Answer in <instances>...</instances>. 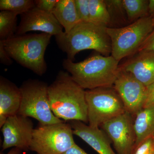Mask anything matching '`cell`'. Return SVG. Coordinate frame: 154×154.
I'll list each match as a JSON object with an SVG mask.
<instances>
[{
    "label": "cell",
    "instance_id": "cell-9",
    "mask_svg": "<svg viewBox=\"0 0 154 154\" xmlns=\"http://www.w3.org/2000/svg\"><path fill=\"white\" fill-rule=\"evenodd\" d=\"M134 116L125 111L101 125L117 154H131L136 141Z\"/></svg>",
    "mask_w": 154,
    "mask_h": 154
},
{
    "label": "cell",
    "instance_id": "cell-8",
    "mask_svg": "<svg viewBox=\"0 0 154 154\" xmlns=\"http://www.w3.org/2000/svg\"><path fill=\"white\" fill-rule=\"evenodd\" d=\"M70 125L63 122L33 130L30 150L37 154H63L75 144Z\"/></svg>",
    "mask_w": 154,
    "mask_h": 154
},
{
    "label": "cell",
    "instance_id": "cell-22",
    "mask_svg": "<svg viewBox=\"0 0 154 154\" xmlns=\"http://www.w3.org/2000/svg\"><path fill=\"white\" fill-rule=\"evenodd\" d=\"M131 154H154V139L151 137L135 145Z\"/></svg>",
    "mask_w": 154,
    "mask_h": 154
},
{
    "label": "cell",
    "instance_id": "cell-26",
    "mask_svg": "<svg viewBox=\"0 0 154 154\" xmlns=\"http://www.w3.org/2000/svg\"><path fill=\"white\" fill-rule=\"evenodd\" d=\"M0 62L2 64L10 66L13 64L12 59L5 49L2 42L0 40Z\"/></svg>",
    "mask_w": 154,
    "mask_h": 154
},
{
    "label": "cell",
    "instance_id": "cell-15",
    "mask_svg": "<svg viewBox=\"0 0 154 154\" xmlns=\"http://www.w3.org/2000/svg\"><path fill=\"white\" fill-rule=\"evenodd\" d=\"M20 88L2 76L0 78V127L9 117L18 114L21 105Z\"/></svg>",
    "mask_w": 154,
    "mask_h": 154
},
{
    "label": "cell",
    "instance_id": "cell-20",
    "mask_svg": "<svg viewBox=\"0 0 154 154\" xmlns=\"http://www.w3.org/2000/svg\"><path fill=\"white\" fill-rule=\"evenodd\" d=\"M18 14L9 11L0 12V40L4 41L15 35Z\"/></svg>",
    "mask_w": 154,
    "mask_h": 154
},
{
    "label": "cell",
    "instance_id": "cell-5",
    "mask_svg": "<svg viewBox=\"0 0 154 154\" xmlns=\"http://www.w3.org/2000/svg\"><path fill=\"white\" fill-rule=\"evenodd\" d=\"M154 28V19L144 17L122 28L107 27L111 42V56L120 61L134 55Z\"/></svg>",
    "mask_w": 154,
    "mask_h": 154
},
{
    "label": "cell",
    "instance_id": "cell-25",
    "mask_svg": "<svg viewBox=\"0 0 154 154\" xmlns=\"http://www.w3.org/2000/svg\"><path fill=\"white\" fill-rule=\"evenodd\" d=\"M154 51V28L150 34L139 48L137 53Z\"/></svg>",
    "mask_w": 154,
    "mask_h": 154
},
{
    "label": "cell",
    "instance_id": "cell-1",
    "mask_svg": "<svg viewBox=\"0 0 154 154\" xmlns=\"http://www.w3.org/2000/svg\"><path fill=\"white\" fill-rule=\"evenodd\" d=\"M50 106L57 118L63 121L88 123L85 91L68 72L60 71L48 87Z\"/></svg>",
    "mask_w": 154,
    "mask_h": 154
},
{
    "label": "cell",
    "instance_id": "cell-4",
    "mask_svg": "<svg viewBox=\"0 0 154 154\" xmlns=\"http://www.w3.org/2000/svg\"><path fill=\"white\" fill-rule=\"evenodd\" d=\"M52 36L44 33L14 36L2 41L10 57L35 74L42 76L47 70L45 54Z\"/></svg>",
    "mask_w": 154,
    "mask_h": 154
},
{
    "label": "cell",
    "instance_id": "cell-14",
    "mask_svg": "<svg viewBox=\"0 0 154 154\" xmlns=\"http://www.w3.org/2000/svg\"><path fill=\"white\" fill-rule=\"evenodd\" d=\"M137 53L125 63L119 66V69L131 74L148 87L154 83V51Z\"/></svg>",
    "mask_w": 154,
    "mask_h": 154
},
{
    "label": "cell",
    "instance_id": "cell-23",
    "mask_svg": "<svg viewBox=\"0 0 154 154\" xmlns=\"http://www.w3.org/2000/svg\"><path fill=\"white\" fill-rule=\"evenodd\" d=\"M77 13L81 21L91 22L89 0H75Z\"/></svg>",
    "mask_w": 154,
    "mask_h": 154
},
{
    "label": "cell",
    "instance_id": "cell-29",
    "mask_svg": "<svg viewBox=\"0 0 154 154\" xmlns=\"http://www.w3.org/2000/svg\"><path fill=\"white\" fill-rule=\"evenodd\" d=\"M22 150L18 148H13L7 154H22Z\"/></svg>",
    "mask_w": 154,
    "mask_h": 154
},
{
    "label": "cell",
    "instance_id": "cell-24",
    "mask_svg": "<svg viewBox=\"0 0 154 154\" xmlns=\"http://www.w3.org/2000/svg\"><path fill=\"white\" fill-rule=\"evenodd\" d=\"M58 0H35V6L42 11L52 13Z\"/></svg>",
    "mask_w": 154,
    "mask_h": 154
},
{
    "label": "cell",
    "instance_id": "cell-16",
    "mask_svg": "<svg viewBox=\"0 0 154 154\" xmlns=\"http://www.w3.org/2000/svg\"><path fill=\"white\" fill-rule=\"evenodd\" d=\"M136 141L135 145L154 135V104L144 107L134 116ZM134 145V146H135Z\"/></svg>",
    "mask_w": 154,
    "mask_h": 154
},
{
    "label": "cell",
    "instance_id": "cell-7",
    "mask_svg": "<svg viewBox=\"0 0 154 154\" xmlns=\"http://www.w3.org/2000/svg\"><path fill=\"white\" fill-rule=\"evenodd\" d=\"M89 125L99 127L103 123L126 111L113 87H101L85 91Z\"/></svg>",
    "mask_w": 154,
    "mask_h": 154
},
{
    "label": "cell",
    "instance_id": "cell-12",
    "mask_svg": "<svg viewBox=\"0 0 154 154\" xmlns=\"http://www.w3.org/2000/svg\"><path fill=\"white\" fill-rule=\"evenodd\" d=\"M63 29L52 13L35 7L21 15V21L16 34L23 35L30 31H38L55 36L63 33Z\"/></svg>",
    "mask_w": 154,
    "mask_h": 154
},
{
    "label": "cell",
    "instance_id": "cell-18",
    "mask_svg": "<svg viewBox=\"0 0 154 154\" xmlns=\"http://www.w3.org/2000/svg\"><path fill=\"white\" fill-rule=\"evenodd\" d=\"M149 2L147 0H122L123 8L130 22L133 23L149 16Z\"/></svg>",
    "mask_w": 154,
    "mask_h": 154
},
{
    "label": "cell",
    "instance_id": "cell-30",
    "mask_svg": "<svg viewBox=\"0 0 154 154\" xmlns=\"http://www.w3.org/2000/svg\"><path fill=\"white\" fill-rule=\"evenodd\" d=\"M153 137H154V136H153Z\"/></svg>",
    "mask_w": 154,
    "mask_h": 154
},
{
    "label": "cell",
    "instance_id": "cell-11",
    "mask_svg": "<svg viewBox=\"0 0 154 154\" xmlns=\"http://www.w3.org/2000/svg\"><path fill=\"white\" fill-rule=\"evenodd\" d=\"M1 128L4 137L2 150L11 147L30 150L34 128L29 117L18 114L10 116Z\"/></svg>",
    "mask_w": 154,
    "mask_h": 154
},
{
    "label": "cell",
    "instance_id": "cell-21",
    "mask_svg": "<svg viewBox=\"0 0 154 154\" xmlns=\"http://www.w3.org/2000/svg\"><path fill=\"white\" fill-rule=\"evenodd\" d=\"M35 6L33 0H1L0 10L14 12L22 15L30 11Z\"/></svg>",
    "mask_w": 154,
    "mask_h": 154
},
{
    "label": "cell",
    "instance_id": "cell-6",
    "mask_svg": "<svg viewBox=\"0 0 154 154\" xmlns=\"http://www.w3.org/2000/svg\"><path fill=\"white\" fill-rule=\"evenodd\" d=\"M48 87L38 80L25 81L20 87L22 99L18 114L38 120L40 125L64 122L53 113L50 106Z\"/></svg>",
    "mask_w": 154,
    "mask_h": 154
},
{
    "label": "cell",
    "instance_id": "cell-28",
    "mask_svg": "<svg viewBox=\"0 0 154 154\" xmlns=\"http://www.w3.org/2000/svg\"><path fill=\"white\" fill-rule=\"evenodd\" d=\"M63 154H88L83 149L75 143L72 147L69 149Z\"/></svg>",
    "mask_w": 154,
    "mask_h": 154
},
{
    "label": "cell",
    "instance_id": "cell-10",
    "mask_svg": "<svg viewBox=\"0 0 154 154\" xmlns=\"http://www.w3.org/2000/svg\"><path fill=\"white\" fill-rule=\"evenodd\" d=\"M113 87L120 96L127 112L133 116L144 107L148 87L131 74L119 69Z\"/></svg>",
    "mask_w": 154,
    "mask_h": 154
},
{
    "label": "cell",
    "instance_id": "cell-13",
    "mask_svg": "<svg viewBox=\"0 0 154 154\" xmlns=\"http://www.w3.org/2000/svg\"><path fill=\"white\" fill-rule=\"evenodd\" d=\"M73 133L82 139L99 154H117L111 147V141L103 130L79 121L69 123Z\"/></svg>",
    "mask_w": 154,
    "mask_h": 154
},
{
    "label": "cell",
    "instance_id": "cell-19",
    "mask_svg": "<svg viewBox=\"0 0 154 154\" xmlns=\"http://www.w3.org/2000/svg\"><path fill=\"white\" fill-rule=\"evenodd\" d=\"M89 11L91 22L108 27L111 18L105 1L89 0Z\"/></svg>",
    "mask_w": 154,
    "mask_h": 154
},
{
    "label": "cell",
    "instance_id": "cell-17",
    "mask_svg": "<svg viewBox=\"0 0 154 154\" xmlns=\"http://www.w3.org/2000/svg\"><path fill=\"white\" fill-rule=\"evenodd\" d=\"M52 14L67 33L81 22L77 13L75 0H58Z\"/></svg>",
    "mask_w": 154,
    "mask_h": 154
},
{
    "label": "cell",
    "instance_id": "cell-3",
    "mask_svg": "<svg viewBox=\"0 0 154 154\" xmlns=\"http://www.w3.org/2000/svg\"><path fill=\"white\" fill-rule=\"evenodd\" d=\"M106 26L91 22H79L70 31L55 36L58 47L74 61L80 51L94 50L105 56L111 54V42Z\"/></svg>",
    "mask_w": 154,
    "mask_h": 154
},
{
    "label": "cell",
    "instance_id": "cell-2",
    "mask_svg": "<svg viewBox=\"0 0 154 154\" xmlns=\"http://www.w3.org/2000/svg\"><path fill=\"white\" fill-rule=\"evenodd\" d=\"M119 63L111 55L96 54L80 62L65 59L62 66L78 85L88 90L113 87L119 71Z\"/></svg>",
    "mask_w": 154,
    "mask_h": 154
},
{
    "label": "cell",
    "instance_id": "cell-27",
    "mask_svg": "<svg viewBox=\"0 0 154 154\" xmlns=\"http://www.w3.org/2000/svg\"><path fill=\"white\" fill-rule=\"evenodd\" d=\"M154 104V83L148 87V96L144 107Z\"/></svg>",
    "mask_w": 154,
    "mask_h": 154
}]
</instances>
